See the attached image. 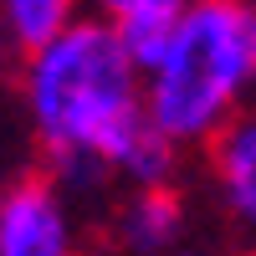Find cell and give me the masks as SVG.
<instances>
[{"label": "cell", "instance_id": "obj_3", "mask_svg": "<svg viewBox=\"0 0 256 256\" xmlns=\"http://www.w3.org/2000/svg\"><path fill=\"white\" fill-rule=\"evenodd\" d=\"M0 256H77V210L52 174L0 190Z\"/></svg>", "mask_w": 256, "mask_h": 256}, {"label": "cell", "instance_id": "obj_6", "mask_svg": "<svg viewBox=\"0 0 256 256\" xmlns=\"http://www.w3.org/2000/svg\"><path fill=\"white\" fill-rule=\"evenodd\" d=\"M190 6H195V0H88V16L108 20V26L123 36L128 56L138 62V72L148 77L159 67L169 36H174V26L184 20Z\"/></svg>", "mask_w": 256, "mask_h": 256}, {"label": "cell", "instance_id": "obj_2", "mask_svg": "<svg viewBox=\"0 0 256 256\" xmlns=\"http://www.w3.org/2000/svg\"><path fill=\"white\" fill-rule=\"evenodd\" d=\"M154 128L180 148L216 144L256 108V0H195L144 77Z\"/></svg>", "mask_w": 256, "mask_h": 256}, {"label": "cell", "instance_id": "obj_9", "mask_svg": "<svg viewBox=\"0 0 256 256\" xmlns=\"http://www.w3.org/2000/svg\"><path fill=\"white\" fill-rule=\"evenodd\" d=\"M6 56H10V46H6V36H0V77H6Z\"/></svg>", "mask_w": 256, "mask_h": 256}, {"label": "cell", "instance_id": "obj_10", "mask_svg": "<svg viewBox=\"0 0 256 256\" xmlns=\"http://www.w3.org/2000/svg\"><path fill=\"white\" fill-rule=\"evenodd\" d=\"M236 256H256V246H241V251H236Z\"/></svg>", "mask_w": 256, "mask_h": 256}, {"label": "cell", "instance_id": "obj_7", "mask_svg": "<svg viewBox=\"0 0 256 256\" xmlns=\"http://www.w3.org/2000/svg\"><path fill=\"white\" fill-rule=\"evenodd\" d=\"M88 16V0H0V36L6 46L31 56L52 46L62 31H72Z\"/></svg>", "mask_w": 256, "mask_h": 256}, {"label": "cell", "instance_id": "obj_8", "mask_svg": "<svg viewBox=\"0 0 256 256\" xmlns=\"http://www.w3.org/2000/svg\"><path fill=\"white\" fill-rule=\"evenodd\" d=\"M174 256H220V251H216V246H200V241H184Z\"/></svg>", "mask_w": 256, "mask_h": 256}, {"label": "cell", "instance_id": "obj_1", "mask_svg": "<svg viewBox=\"0 0 256 256\" xmlns=\"http://www.w3.org/2000/svg\"><path fill=\"white\" fill-rule=\"evenodd\" d=\"M20 113L46 159V174L67 190H164L180 174V144H169L144 102V72L123 36L98 16H82L52 46L20 56Z\"/></svg>", "mask_w": 256, "mask_h": 256}, {"label": "cell", "instance_id": "obj_4", "mask_svg": "<svg viewBox=\"0 0 256 256\" xmlns=\"http://www.w3.org/2000/svg\"><path fill=\"white\" fill-rule=\"evenodd\" d=\"M205 190L216 216L246 246H256V108L205 148Z\"/></svg>", "mask_w": 256, "mask_h": 256}, {"label": "cell", "instance_id": "obj_5", "mask_svg": "<svg viewBox=\"0 0 256 256\" xmlns=\"http://www.w3.org/2000/svg\"><path fill=\"white\" fill-rule=\"evenodd\" d=\"M113 241L128 256H174L190 241V200L174 184L128 190L113 210Z\"/></svg>", "mask_w": 256, "mask_h": 256}]
</instances>
